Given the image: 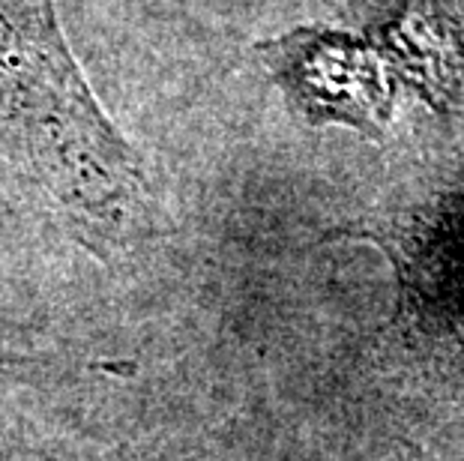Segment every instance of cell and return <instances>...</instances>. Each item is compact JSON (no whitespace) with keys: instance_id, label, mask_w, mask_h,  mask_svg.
<instances>
[{"instance_id":"cell-3","label":"cell","mask_w":464,"mask_h":461,"mask_svg":"<svg viewBox=\"0 0 464 461\" xmlns=\"http://www.w3.org/2000/svg\"><path fill=\"white\" fill-rule=\"evenodd\" d=\"M0 461H54L48 449L34 440L22 417L0 405Z\"/></svg>"},{"instance_id":"cell-1","label":"cell","mask_w":464,"mask_h":461,"mask_svg":"<svg viewBox=\"0 0 464 461\" xmlns=\"http://www.w3.org/2000/svg\"><path fill=\"white\" fill-rule=\"evenodd\" d=\"M0 183L100 261L168 228L147 165L87 84L54 0H0Z\"/></svg>"},{"instance_id":"cell-4","label":"cell","mask_w":464,"mask_h":461,"mask_svg":"<svg viewBox=\"0 0 464 461\" xmlns=\"http://www.w3.org/2000/svg\"><path fill=\"white\" fill-rule=\"evenodd\" d=\"M31 357H27V351H18L13 341L0 336V369H9V366H22V362H27Z\"/></svg>"},{"instance_id":"cell-2","label":"cell","mask_w":464,"mask_h":461,"mask_svg":"<svg viewBox=\"0 0 464 461\" xmlns=\"http://www.w3.org/2000/svg\"><path fill=\"white\" fill-rule=\"evenodd\" d=\"M261 54L270 61L276 57V66L291 70V91L321 120H339L362 132H374V126L387 120L383 87L348 39L291 34L261 45Z\"/></svg>"}]
</instances>
